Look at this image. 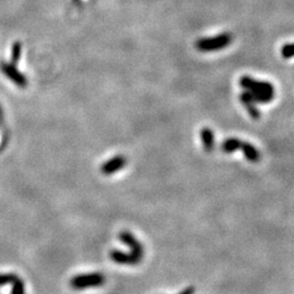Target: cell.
Instances as JSON below:
<instances>
[{
  "instance_id": "obj_1",
  "label": "cell",
  "mask_w": 294,
  "mask_h": 294,
  "mask_svg": "<svg viewBox=\"0 0 294 294\" xmlns=\"http://www.w3.org/2000/svg\"><path fill=\"white\" fill-rule=\"evenodd\" d=\"M240 85L250 93L257 104H267L274 99L275 87L271 83L257 81L251 76L244 75L240 78Z\"/></svg>"
},
{
  "instance_id": "obj_2",
  "label": "cell",
  "mask_w": 294,
  "mask_h": 294,
  "mask_svg": "<svg viewBox=\"0 0 294 294\" xmlns=\"http://www.w3.org/2000/svg\"><path fill=\"white\" fill-rule=\"evenodd\" d=\"M233 36L230 33H222L217 36L201 38L195 43V48L202 53L217 52L227 48L232 43Z\"/></svg>"
},
{
  "instance_id": "obj_3",
  "label": "cell",
  "mask_w": 294,
  "mask_h": 294,
  "mask_svg": "<svg viewBox=\"0 0 294 294\" xmlns=\"http://www.w3.org/2000/svg\"><path fill=\"white\" fill-rule=\"evenodd\" d=\"M106 278L100 273L83 274L73 277L70 281V286L74 290H84L87 288H96L105 285Z\"/></svg>"
},
{
  "instance_id": "obj_4",
  "label": "cell",
  "mask_w": 294,
  "mask_h": 294,
  "mask_svg": "<svg viewBox=\"0 0 294 294\" xmlns=\"http://www.w3.org/2000/svg\"><path fill=\"white\" fill-rule=\"evenodd\" d=\"M0 71H1L2 74L7 76L11 82L14 83L16 86L25 87L27 85L26 76L16 69L13 62L1 61L0 62Z\"/></svg>"
},
{
  "instance_id": "obj_5",
  "label": "cell",
  "mask_w": 294,
  "mask_h": 294,
  "mask_svg": "<svg viewBox=\"0 0 294 294\" xmlns=\"http://www.w3.org/2000/svg\"><path fill=\"white\" fill-rule=\"evenodd\" d=\"M119 239H120L124 244H127L130 247V253L137 258V261L141 263L144 256V247L139 242V240L135 237L131 232H128V231H123L120 234H119Z\"/></svg>"
},
{
  "instance_id": "obj_6",
  "label": "cell",
  "mask_w": 294,
  "mask_h": 294,
  "mask_svg": "<svg viewBox=\"0 0 294 294\" xmlns=\"http://www.w3.org/2000/svg\"><path fill=\"white\" fill-rule=\"evenodd\" d=\"M128 163L127 158L122 156V155H118L112 157L111 159L107 160L106 162L103 163V166H101L100 170L106 176H109V174H114L118 171L122 170V169L126 167V165Z\"/></svg>"
},
{
  "instance_id": "obj_7",
  "label": "cell",
  "mask_w": 294,
  "mask_h": 294,
  "mask_svg": "<svg viewBox=\"0 0 294 294\" xmlns=\"http://www.w3.org/2000/svg\"><path fill=\"white\" fill-rule=\"evenodd\" d=\"M240 100H241V103L243 104V106L245 107V109L247 110V112L250 114V116L253 119H259V117H261V111H259V109L256 107L257 103L253 99V97L250 95V93L246 92V90H244V92L241 93Z\"/></svg>"
},
{
  "instance_id": "obj_8",
  "label": "cell",
  "mask_w": 294,
  "mask_h": 294,
  "mask_svg": "<svg viewBox=\"0 0 294 294\" xmlns=\"http://www.w3.org/2000/svg\"><path fill=\"white\" fill-rule=\"evenodd\" d=\"M241 150L243 152V155L245 156L246 159L250 162L255 163L261 160V152H259V150L254 145L243 142L241 146Z\"/></svg>"
},
{
  "instance_id": "obj_9",
  "label": "cell",
  "mask_w": 294,
  "mask_h": 294,
  "mask_svg": "<svg viewBox=\"0 0 294 294\" xmlns=\"http://www.w3.org/2000/svg\"><path fill=\"white\" fill-rule=\"evenodd\" d=\"M202 145L207 152H211L215 148V134L212 129L203 128L201 131Z\"/></svg>"
},
{
  "instance_id": "obj_10",
  "label": "cell",
  "mask_w": 294,
  "mask_h": 294,
  "mask_svg": "<svg viewBox=\"0 0 294 294\" xmlns=\"http://www.w3.org/2000/svg\"><path fill=\"white\" fill-rule=\"evenodd\" d=\"M243 141L240 139H236V138H230L224 140L222 144H221V150L225 154H231V152H234L236 150L241 149V146H242Z\"/></svg>"
},
{
  "instance_id": "obj_11",
  "label": "cell",
  "mask_w": 294,
  "mask_h": 294,
  "mask_svg": "<svg viewBox=\"0 0 294 294\" xmlns=\"http://www.w3.org/2000/svg\"><path fill=\"white\" fill-rule=\"evenodd\" d=\"M12 285V289H11V294H25V286L24 282L20 277L16 275L15 278L11 281Z\"/></svg>"
},
{
  "instance_id": "obj_12",
  "label": "cell",
  "mask_w": 294,
  "mask_h": 294,
  "mask_svg": "<svg viewBox=\"0 0 294 294\" xmlns=\"http://www.w3.org/2000/svg\"><path fill=\"white\" fill-rule=\"evenodd\" d=\"M281 56L285 59H290L294 57V43L286 44L281 48Z\"/></svg>"
},
{
  "instance_id": "obj_13",
  "label": "cell",
  "mask_w": 294,
  "mask_h": 294,
  "mask_svg": "<svg viewBox=\"0 0 294 294\" xmlns=\"http://www.w3.org/2000/svg\"><path fill=\"white\" fill-rule=\"evenodd\" d=\"M22 55V44L20 42H15L12 45V61L13 64H16L21 58Z\"/></svg>"
},
{
  "instance_id": "obj_14",
  "label": "cell",
  "mask_w": 294,
  "mask_h": 294,
  "mask_svg": "<svg viewBox=\"0 0 294 294\" xmlns=\"http://www.w3.org/2000/svg\"><path fill=\"white\" fill-rule=\"evenodd\" d=\"M15 277V274H0V287L10 285Z\"/></svg>"
},
{
  "instance_id": "obj_15",
  "label": "cell",
  "mask_w": 294,
  "mask_h": 294,
  "mask_svg": "<svg viewBox=\"0 0 294 294\" xmlns=\"http://www.w3.org/2000/svg\"><path fill=\"white\" fill-rule=\"evenodd\" d=\"M180 294H194V288L192 287L186 288V289H184Z\"/></svg>"
}]
</instances>
